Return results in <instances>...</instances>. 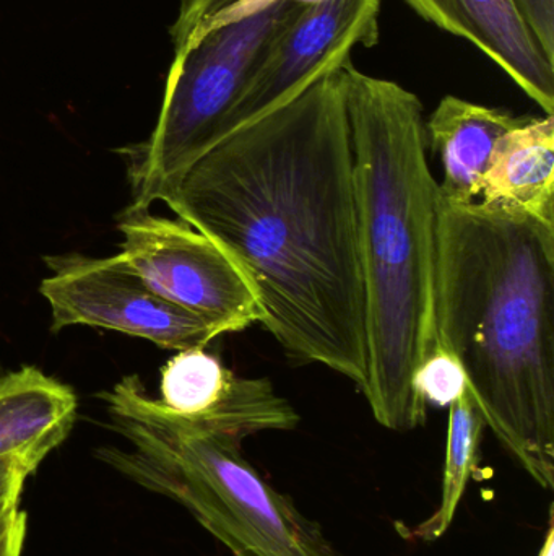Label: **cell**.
Segmentation results:
<instances>
[{
  "mask_svg": "<svg viewBox=\"0 0 554 556\" xmlns=\"http://www.w3.org/2000/svg\"><path fill=\"white\" fill-rule=\"evenodd\" d=\"M247 0H182L181 9H179L178 18L171 28L172 41L184 36L185 33L194 29L195 26L241 5ZM305 3H314L319 0H301Z\"/></svg>",
  "mask_w": 554,
  "mask_h": 556,
  "instance_id": "obj_17",
  "label": "cell"
},
{
  "mask_svg": "<svg viewBox=\"0 0 554 556\" xmlns=\"http://www.w3.org/2000/svg\"><path fill=\"white\" fill-rule=\"evenodd\" d=\"M120 256L155 293L220 327L241 332L262 323L263 311L227 254L185 222L126 208Z\"/></svg>",
  "mask_w": 554,
  "mask_h": 556,
  "instance_id": "obj_7",
  "label": "cell"
},
{
  "mask_svg": "<svg viewBox=\"0 0 554 556\" xmlns=\"http://www.w3.org/2000/svg\"><path fill=\"white\" fill-rule=\"evenodd\" d=\"M413 388L426 404L451 407L467 391L468 381L458 358L446 350L436 349L416 371Z\"/></svg>",
  "mask_w": 554,
  "mask_h": 556,
  "instance_id": "obj_15",
  "label": "cell"
},
{
  "mask_svg": "<svg viewBox=\"0 0 554 556\" xmlns=\"http://www.w3.org/2000/svg\"><path fill=\"white\" fill-rule=\"evenodd\" d=\"M435 327L487 427L552 490L554 225L506 205L441 198Z\"/></svg>",
  "mask_w": 554,
  "mask_h": 556,
  "instance_id": "obj_2",
  "label": "cell"
},
{
  "mask_svg": "<svg viewBox=\"0 0 554 556\" xmlns=\"http://www.w3.org/2000/svg\"><path fill=\"white\" fill-rule=\"evenodd\" d=\"M162 397L176 417L204 430L253 437L295 430L299 415L267 378H240L205 349L181 350L162 369Z\"/></svg>",
  "mask_w": 554,
  "mask_h": 556,
  "instance_id": "obj_9",
  "label": "cell"
},
{
  "mask_svg": "<svg viewBox=\"0 0 554 556\" xmlns=\"http://www.w3.org/2000/svg\"><path fill=\"white\" fill-rule=\"evenodd\" d=\"M77 407L68 386L33 366L0 378V459L16 457L38 469L67 440Z\"/></svg>",
  "mask_w": 554,
  "mask_h": 556,
  "instance_id": "obj_12",
  "label": "cell"
},
{
  "mask_svg": "<svg viewBox=\"0 0 554 556\" xmlns=\"http://www.w3.org/2000/svg\"><path fill=\"white\" fill-rule=\"evenodd\" d=\"M539 556H554V529L550 526L549 534H546L545 544H543L542 552Z\"/></svg>",
  "mask_w": 554,
  "mask_h": 556,
  "instance_id": "obj_20",
  "label": "cell"
},
{
  "mask_svg": "<svg viewBox=\"0 0 554 556\" xmlns=\"http://www.w3.org/2000/svg\"><path fill=\"white\" fill-rule=\"evenodd\" d=\"M381 5L383 0L309 3L250 75L224 119L220 140L344 67L357 46L374 48L379 42Z\"/></svg>",
  "mask_w": 554,
  "mask_h": 556,
  "instance_id": "obj_8",
  "label": "cell"
},
{
  "mask_svg": "<svg viewBox=\"0 0 554 556\" xmlns=\"http://www.w3.org/2000/svg\"><path fill=\"white\" fill-rule=\"evenodd\" d=\"M527 117L452 94L442 98L426 121L428 147L438 153L445 168L441 198L452 204L480 201L494 147Z\"/></svg>",
  "mask_w": 554,
  "mask_h": 556,
  "instance_id": "obj_11",
  "label": "cell"
},
{
  "mask_svg": "<svg viewBox=\"0 0 554 556\" xmlns=\"http://www.w3.org/2000/svg\"><path fill=\"white\" fill-rule=\"evenodd\" d=\"M35 472L25 460L16 457L0 459V519L18 508L26 479Z\"/></svg>",
  "mask_w": 554,
  "mask_h": 556,
  "instance_id": "obj_18",
  "label": "cell"
},
{
  "mask_svg": "<svg viewBox=\"0 0 554 556\" xmlns=\"http://www.w3.org/2000/svg\"><path fill=\"white\" fill-rule=\"evenodd\" d=\"M480 202L519 208L554 225V116H529L501 137L485 173Z\"/></svg>",
  "mask_w": 554,
  "mask_h": 556,
  "instance_id": "obj_13",
  "label": "cell"
},
{
  "mask_svg": "<svg viewBox=\"0 0 554 556\" xmlns=\"http://www.w3.org/2000/svg\"><path fill=\"white\" fill-rule=\"evenodd\" d=\"M423 20L474 45L543 113L554 116V62L511 0H405Z\"/></svg>",
  "mask_w": 554,
  "mask_h": 556,
  "instance_id": "obj_10",
  "label": "cell"
},
{
  "mask_svg": "<svg viewBox=\"0 0 554 556\" xmlns=\"http://www.w3.org/2000/svg\"><path fill=\"white\" fill-rule=\"evenodd\" d=\"M353 149L368 381L377 424L412 431L428 418L413 379L438 349L435 327L439 191L423 103L386 78L340 68Z\"/></svg>",
  "mask_w": 554,
  "mask_h": 556,
  "instance_id": "obj_3",
  "label": "cell"
},
{
  "mask_svg": "<svg viewBox=\"0 0 554 556\" xmlns=\"http://www.w3.org/2000/svg\"><path fill=\"white\" fill-rule=\"evenodd\" d=\"M132 450L98 457L139 485L184 506L234 556H342L321 526L244 457L243 438L176 417L127 376L101 395Z\"/></svg>",
  "mask_w": 554,
  "mask_h": 556,
  "instance_id": "obj_4",
  "label": "cell"
},
{
  "mask_svg": "<svg viewBox=\"0 0 554 556\" xmlns=\"http://www.w3.org/2000/svg\"><path fill=\"white\" fill-rule=\"evenodd\" d=\"M309 3L262 0L223 13L175 42L152 136L130 150L133 211H150L220 140L221 127L275 39Z\"/></svg>",
  "mask_w": 554,
  "mask_h": 556,
  "instance_id": "obj_5",
  "label": "cell"
},
{
  "mask_svg": "<svg viewBox=\"0 0 554 556\" xmlns=\"http://www.w3.org/2000/svg\"><path fill=\"white\" fill-rule=\"evenodd\" d=\"M44 261L51 276L39 291L51 306L52 332L91 326L142 337L178 352L205 349L223 336L210 320L155 293L120 254L106 260L62 254Z\"/></svg>",
  "mask_w": 554,
  "mask_h": 556,
  "instance_id": "obj_6",
  "label": "cell"
},
{
  "mask_svg": "<svg viewBox=\"0 0 554 556\" xmlns=\"http://www.w3.org/2000/svg\"><path fill=\"white\" fill-rule=\"evenodd\" d=\"M246 278L298 365L368 381L353 149L340 68L205 152L163 201Z\"/></svg>",
  "mask_w": 554,
  "mask_h": 556,
  "instance_id": "obj_1",
  "label": "cell"
},
{
  "mask_svg": "<svg viewBox=\"0 0 554 556\" xmlns=\"http://www.w3.org/2000/svg\"><path fill=\"white\" fill-rule=\"evenodd\" d=\"M537 45L554 62V0H511Z\"/></svg>",
  "mask_w": 554,
  "mask_h": 556,
  "instance_id": "obj_16",
  "label": "cell"
},
{
  "mask_svg": "<svg viewBox=\"0 0 554 556\" xmlns=\"http://www.w3.org/2000/svg\"><path fill=\"white\" fill-rule=\"evenodd\" d=\"M28 518L18 508L0 519V556H22Z\"/></svg>",
  "mask_w": 554,
  "mask_h": 556,
  "instance_id": "obj_19",
  "label": "cell"
},
{
  "mask_svg": "<svg viewBox=\"0 0 554 556\" xmlns=\"http://www.w3.org/2000/svg\"><path fill=\"white\" fill-rule=\"evenodd\" d=\"M485 427L487 424L484 415L467 388L464 395L451 405V415H449L441 506L436 509L431 518L410 531L412 534H409V539L438 541L451 528L468 480L480 460V444Z\"/></svg>",
  "mask_w": 554,
  "mask_h": 556,
  "instance_id": "obj_14",
  "label": "cell"
}]
</instances>
